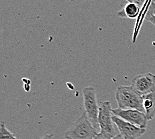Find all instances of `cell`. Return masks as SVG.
I'll return each mask as SVG.
<instances>
[{"label":"cell","mask_w":155,"mask_h":139,"mask_svg":"<svg viewBox=\"0 0 155 139\" xmlns=\"http://www.w3.org/2000/svg\"><path fill=\"white\" fill-rule=\"evenodd\" d=\"M115 98L119 108L134 109L144 113L143 96L131 86H120L116 90Z\"/></svg>","instance_id":"6da1fadb"},{"label":"cell","mask_w":155,"mask_h":139,"mask_svg":"<svg viewBox=\"0 0 155 139\" xmlns=\"http://www.w3.org/2000/svg\"><path fill=\"white\" fill-rule=\"evenodd\" d=\"M99 132L84 112L64 134L66 139H94Z\"/></svg>","instance_id":"7a4b0ae2"},{"label":"cell","mask_w":155,"mask_h":139,"mask_svg":"<svg viewBox=\"0 0 155 139\" xmlns=\"http://www.w3.org/2000/svg\"><path fill=\"white\" fill-rule=\"evenodd\" d=\"M113 115L110 102L105 101L101 103L99 110L98 124L101 133L109 139H112L118 134L114 128L115 124L112 120Z\"/></svg>","instance_id":"3957f363"},{"label":"cell","mask_w":155,"mask_h":139,"mask_svg":"<svg viewBox=\"0 0 155 139\" xmlns=\"http://www.w3.org/2000/svg\"><path fill=\"white\" fill-rule=\"evenodd\" d=\"M82 94L84 98V106L85 112L91 123L96 129L98 130V114L100 106L98 104V100L95 89L92 86H87L82 90Z\"/></svg>","instance_id":"277c9868"},{"label":"cell","mask_w":155,"mask_h":139,"mask_svg":"<svg viewBox=\"0 0 155 139\" xmlns=\"http://www.w3.org/2000/svg\"><path fill=\"white\" fill-rule=\"evenodd\" d=\"M114 115L122 118L127 122L137 126L138 127L146 129L147 127L148 120L146 114L144 112L134 109H112Z\"/></svg>","instance_id":"5b68a950"},{"label":"cell","mask_w":155,"mask_h":139,"mask_svg":"<svg viewBox=\"0 0 155 139\" xmlns=\"http://www.w3.org/2000/svg\"><path fill=\"white\" fill-rule=\"evenodd\" d=\"M112 120L118 129L119 134L122 135L124 139H137L146 132L145 128L138 127L115 115H113Z\"/></svg>","instance_id":"8992f818"},{"label":"cell","mask_w":155,"mask_h":139,"mask_svg":"<svg viewBox=\"0 0 155 139\" xmlns=\"http://www.w3.org/2000/svg\"><path fill=\"white\" fill-rule=\"evenodd\" d=\"M131 86L140 95L146 94L155 88V74L148 72L136 76L132 78Z\"/></svg>","instance_id":"52a82bcc"},{"label":"cell","mask_w":155,"mask_h":139,"mask_svg":"<svg viewBox=\"0 0 155 139\" xmlns=\"http://www.w3.org/2000/svg\"><path fill=\"white\" fill-rule=\"evenodd\" d=\"M144 114L148 121L155 117V88L143 96Z\"/></svg>","instance_id":"ba28073f"},{"label":"cell","mask_w":155,"mask_h":139,"mask_svg":"<svg viewBox=\"0 0 155 139\" xmlns=\"http://www.w3.org/2000/svg\"><path fill=\"white\" fill-rule=\"evenodd\" d=\"M140 12V7L134 3H128L124 7L118 12L117 16L122 18L134 19L137 18Z\"/></svg>","instance_id":"9c48e42d"},{"label":"cell","mask_w":155,"mask_h":139,"mask_svg":"<svg viewBox=\"0 0 155 139\" xmlns=\"http://www.w3.org/2000/svg\"><path fill=\"white\" fill-rule=\"evenodd\" d=\"M0 139H18L12 132L8 130L4 122H2L0 125Z\"/></svg>","instance_id":"30bf717a"},{"label":"cell","mask_w":155,"mask_h":139,"mask_svg":"<svg viewBox=\"0 0 155 139\" xmlns=\"http://www.w3.org/2000/svg\"><path fill=\"white\" fill-rule=\"evenodd\" d=\"M146 20L155 25V0H151V4L146 17Z\"/></svg>","instance_id":"8fae6325"},{"label":"cell","mask_w":155,"mask_h":139,"mask_svg":"<svg viewBox=\"0 0 155 139\" xmlns=\"http://www.w3.org/2000/svg\"><path fill=\"white\" fill-rule=\"evenodd\" d=\"M127 1L128 2V3H134V4H137L139 7H141L143 5L146 0H127Z\"/></svg>","instance_id":"7c38bea8"},{"label":"cell","mask_w":155,"mask_h":139,"mask_svg":"<svg viewBox=\"0 0 155 139\" xmlns=\"http://www.w3.org/2000/svg\"><path fill=\"white\" fill-rule=\"evenodd\" d=\"M40 139H54V134H49L44 135L43 137H41Z\"/></svg>","instance_id":"4fadbf2b"},{"label":"cell","mask_w":155,"mask_h":139,"mask_svg":"<svg viewBox=\"0 0 155 139\" xmlns=\"http://www.w3.org/2000/svg\"><path fill=\"white\" fill-rule=\"evenodd\" d=\"M94 139H109V138H106L104 136H103L101 132H99V134L96 136V138Z\"/></svg>","instance_id":"5bb4252c"},{"label":"cell","mask_w":155,"mask_h":139,"mask_svg":"<svg viewBox=\"0 0 155 139\" xmlns=\"http://www.w3.org/2000/svg\"><path fill=\"white\" fill-rule=\"evenodd\" d=\"M112 139H124V138L122 137V135L120 134H118L117 135L113 138Z\"/></svg>","instance_id":"9a60e30c"},{"label":"cell","mask_w":155,"mask_h":139,"mask_svg":"<svg viewBox=\"0 0 155 139\" xmlns=\"http://www.w3.org/2000/svg\"><path fill=\"white\" fill-rule=\"evenodd\" d=\"M94 1H96V0H94Z\"/></svg>","instance_id":"2e32d148"}]
</instances>
